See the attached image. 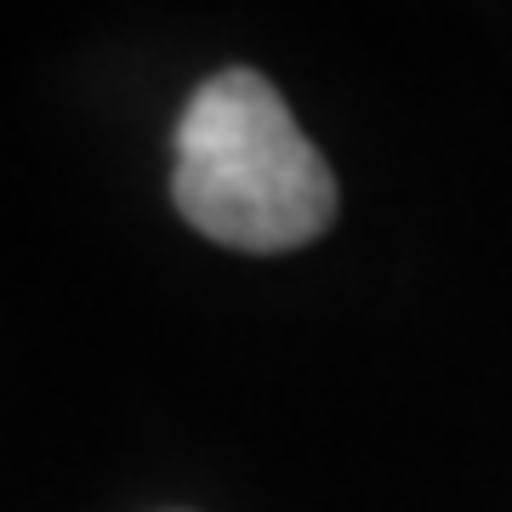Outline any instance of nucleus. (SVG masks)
Segmentation results:
<instances>
[{"label":"nucleus","instance_id":"1","mask_svg":"<svg viewBox=\"0 0 512 512\" xmlns=\"http://www.w3.org/2000/svg\"><path fill=\"white\" fill-rule=\"evenodd\" d=\"M171 200L234 251H296L336 222V177L256 69H222L177 120Z\"/></svg>","mask_w":512,"mask_h":512}]
</instances>
